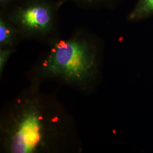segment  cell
<instances>
[{"label": "cell", "instance_id": "obj_1", "mask_svg": "<svg viewBox=\"0 0 153 153\" xmlns=\"http://www.w3.org/2000/svg\"><path fill=\"white\" fill-rule=\"evenodd\" d=\"M47 97L30 90L16 98L1 123L3 148L7 153L53 151L69 134L70 119Z\"/></svg>", "mask_w": 153, "mask_h": 153}, {"label": "cell", "instance_id": "obj_2", "mask_svg": "<svg viewBox=\"0 0 153 153\" xmlns=\"http://www.w3.org/2000/svg\"><path fill=\"white\" fill-rule=\"evenodd\" d=\"M49 44L41 62L43 75L79 88H86L98 78L103 52V42L98 37L79 30Z\"/></svg>", "mask_w": 153, "mask_h": 153}, {"label": "cell", "instance_id": "obj_3", "mask_svg": "<svg viewBox=\"0 0 153 153\" xmlns=\"http://www.w3.org/2000/svg\"><path fill=\"white\" fill-rule=\"evenodd\" d=\"M59 1L15 0L0 13L16 28L20 36L51 42L58 38Z\"/></svg>", "mask_w": 153, "mask_h": 153}, {"label": "cell", "instance_id": "obj_4", "mask_svg": "<svg viewBox=\"0 0 153 153\" xmlns=\"http://www.w3.org/2000/svg\"><path fill=\"white\" fill-rule=\"evenodd\" d=\"M21 37L16 28L0 13V48H12Z\"/></svg>", "mask_w": 153, "mask_h": 153}, {"label": "cell", "instance_id": "obj_5", "mask_svg": "<svg viewBox=\"0 0 153 153\" xmlns=\"http://www.w3.org/2000/svg\"><path fill=\"white\" fill-rule=\"evenodd\" d=\"M153 16V0H137L127 16L130 22H141Z\"/></svg>", "mask_w": 153, "mask_h": 153}, {"label": "cell", "instance_id": "obj_6", "mask_svg": "<svg viewBox=\"0 0 153 153\" xmlns=\"http://www.w3.org/2000/svg\"><path fill=\"white\" fill-rule=\"evenodd\" d=\"M121 1V0H59V4L61 7L66 3L71 2L86 9H114Z\"/></svg>", "mask_w": 153, "mask_h": 153}, {"label": "cell", "instance_id": "obj_7", "mask_svg": "<svg viewBox=\"0 0 153 153\" xmlns=\"http://www.w3.org/2000/svg\"><path fill=\"white\" fill-rule=\"evenodd\" d=\"M14 49L12 48H0V73L4 70L9 57L14 52Z\"/></svg>", "mask_w": 153, "mask_h": 153}, {"label": "cell", "instance_id": "obj_8", "mask_svg": "<svg viewBox=\"0 0 153 153\" xmlns=\"http://www.w3.org/2000/svg\"><path fill=\"white\" fill-rule=\"evenodd\" d=\"M15 0H0V6L1 8L5 7L6 6L9 5Z\"/></svg>", "mask_w": 153, "mask_h": 153}]
</instances>
